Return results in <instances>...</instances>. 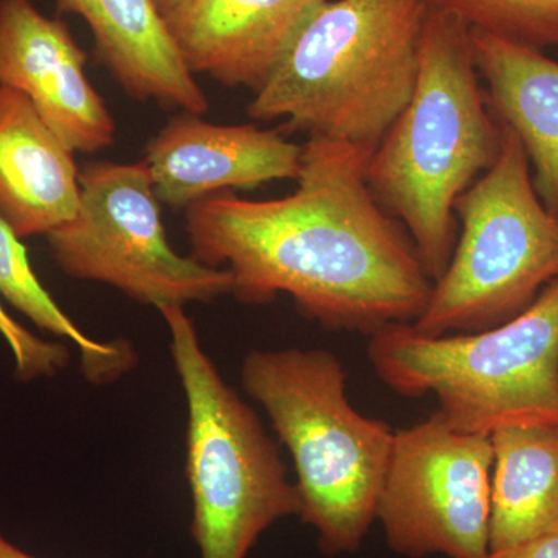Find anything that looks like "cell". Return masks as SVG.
I'll return each mask as SVG.
<instances>
[{"label":"cell","instance_id":"3957f363","mask_svg":"<svg viewBox=\"0 0 558 558\" xmlns=\"http://www.w3.org/2000/svg\"><path fill=\"white\" fill-rule=\"evenodd\" d=\"M429 0H337L247 106L281 131L376 149L413 97Z\"/></svg>","mask_w":558,"mask_h":558},{"label":"cell","instance_id":"7c38bea8","mask_svg":"<svg viewBox=\"0 0 558 558\" xmlns=\"http://www.w3.org/2000/svg\"><path fill=\"white\" fill-rule=\"evenodd\" d=\"M326 2L190 0L163 21L193 75L256 94Z\"/></svg>","mask_w":558,"mask_h":558},{"label":"cell","instance_id":"ba28073f","mask_svg":"<svg viewBox=\"0 0 558 558\" xmlns=\"http://www.w3.org/2000/svg\"><path fill=\"white\" fill-rule=\"evenodd\" d=\"M75 218L47 234L65 275L102 282L149 306L211 303L231 293L227 269L171 247L145 160L92 161L80 171Z\"/></svg>","mask_w":558,"mask_h":558},{"label":"cell","instance_id":"9a60e30c","mask_svg":"<svg viewBox=\"0 0 558 558\" xmlns=\"http://www.w3.org/2000/svg\"><path fill=\"white\" fill-rule=\"evenodd\" d=\"M470 32L488 106L520 138L539 201L558 220V62L543 51Z\"/></svg>","mask_w":558,"mask_h":558},{"label":"cell","instance_id":"9c48e42d","mask_svg":"<svg viewBox=\"0 0 558 558\" xmlns=\"http://www.w3.org/2000/svg\"><path fill=\"white\" fill-rule=\"evenodd\" d=\"M490 436L451 427L436 411L396 432L377 520L407 558H484L490 550Z\"/></svg>","mask_w":558,"mask_h":558},{"label":"cell","instance_id":"277c9868","mask_svg":"<svg viewBox=\"0 0 558 558\" xmlns=\"http://www.w3.org/2000/svg\"><path fill=\"white\" fill-rule=\"evenodd\" d=\"M242 385L292 457L300 519L328 557L357 553L377 520L396 432L349 402L347 371L325 349H255Z\"/></svg>","mask_w":558,"mask_h":558},{"label":"cell","instance_id":"8fae6325","mask_svg":"<svg viewBox=\"0 0 558 558\" xmlns=\"http://www.w3.org/2000/svg\"><path fill=\"white\" fill-rule=\"evenodd\" d=\"M303 148L256 124H218L183 113L145 149L157 199L189 208L223 190L299 178Z\"/></svg>","mask_w":558,"mask_h":558},{"label":"cell","instance_id":"d6986e66","mask_svg":"<svg viewBox=\"0 0 558 558\" xmlns=\"http://www.w3.org/2000/svg\"><path fill=\"white\" fill-rule=\"evenodd\" d=\"M0 336L13 352L16 374L22 380L54 376L69 365L68 347L58 341L40 339L11 318L0 303Z\"/></svg>","mask_w":558,"mask_h":558},{"label":"cell","instance_id":"5bb4252c","mask_svg":"<svg viewBox=\"0 0 558 558\" xmlns=\"http://www.w3.org/2000/svg\"><path fill=\"white\" fill-rule=\"evenodd\" d=\"M80 170L21 92L0 86V216L21 238L51 233L80 209Z\"/></svg>","mask_w":558,"mask_h":558},{"label":"cell","instance_id":"30bf717a","mask_svg":"<svg viewBox=\"0 0 558 558\" xmlns=\"http://www.w3.org/2000/svg\"><path fill=\"white\" fill-rule=\"evenodd\" d=\"M86 62L64 22L32 0H0V86L25 95L73 153L95 154L116 143V121Z\"/></svg>","mask_w":558,"mask_h":558},{"label":"cell","instance_id":"ffe728a7","mask_svg":"<svg viewBox=\"0 0 558 558\" xmlns=\"http://www.w3.org/2000/svg\"><path fill=\"white\" fill-rule=\"evenodd\" d=\"M484 558H558V531L524 539L508 548L488 550Z\"/></svg>","mask_w":558,"mask_h":558},{"label":"cell","instance_id":"7402d4cb","mask_svg":"<svg viewBox=\"0 0 558 558\" xmlns=\"http://www.w3.org/2000/svg\"><path fill=\"white\" fill-rule=\"evenodd\" d=\"M157 11H159L161 17H167L172 11L180 9V7L189 3L190 0H153Z\"/></svg>","mask_w":558,"mask_h":558},{"label":"cell","instance_id":"7a4b0ae2","mask_svg":"<svg viewBox=\"0 0 558 558\" xmlns=\"http://www.w3.org/2000/svg\"><path fill=\"white\" fill-rule=\"evenodd\" d=\"M480 80L469 25L432 3L413 97L366 167L374 199L409 231L433 282L457 245L454 202L501 146V124Z\"/></svg>","mask_w":558,"mask_h":558},{"label":"cell","instance_id":"4fadbf2b","mask_svg":"<svg viewBox=\"0 0 558 558\" xmlns=\"http://www.w3.org/2000/svg\"><path fill=\"white\" fill-rule=\"evenodd\" d=\"M89 25L95 54L132 100L202 116L209 101L153 0H57Z\"/></svg>","mask_w":558,"mask_h":558},{"label":"cell","instance_id":"52a82bcc","mask_svg":"<svg viewBox=\"0 0 558 558\" xmlns=\"http://www.w3.org/2000/svg\"><path fill=\"white\" fill-rule=\"evenodd\" d=\"M499 124L497 160L454 202L461 233L453 255L411 323L425 336L502 325L558 278V220L539 201L520 138Z\"/></svg>","mask_w":558,"mask_h":558},{"label":"cell","instance_id":"44dd1931","mask_svg":"<svg viewBox=\"0 0 558 558\" xmlns=\"http://www.w3.org/2000/svg\"><path fill=\"white\" fill-rule=\"evenodd\" d=\"M0 558H36L31 554L24 553V550L16 548L13 543L5 539L0 535Z\"/></svg>","mask_w":558,"mask_h":558},{"label":"cell","instance_id":"ac0fdd59","mask_svg":"<svg viewBox=\"0 0 558 558\" xmlns=\"http://www.w3.org/2000/svg\"><path fill=\"white\" fill-rule=\"evenodd\" d=\"M464 21L517 46L543 51L558 47V0H429Z\"/></svg>","mask_w":558,"mask_h":558},{"label":"cell","instance_id":"6da1fadb","mask_svg":"<svg viewBox=\"0 0 558 558\" xmlns=\"http://www.w3.org/2000/svg\"><path fill=\"white\" fill-rule=\"evenodd\" d=\"M301 148L292 194L269 201L215 194L186 208L191 256L209 267L223 264L242 303L258 306L286 293L328 329L371 336L413 323L433 279L403 223L371 193L374 149L322 137Z\"/></svg>","mask_w":558,"mask_h":558},{"label":"cell","instance_id":"2e32d148","mask_svg":"<svg viewBox=\"0 0 558 558\" xmlns=\"http://www.w3.org/2000/svg\"><path fill=\"white\" fill-rule=\"evenodd\" d=\"M490 439V550L558 531V427L502 428Z\"/></svg>","mask_w":558,"mask_h":558},{"label":"cell","instance_id":"5b68a950","mask_svg":"<svg viewBox=\"0 0 558 558\" xmlns=\"http://www.w3.org/2000/svg\"><path fill=\"white\" fill-rule=\"evenodd\" d=\"M368 357L392 391L435 396L458 432L558 427V278L515 318L480 332L432 337L411 323L384 326L369 336Z\"/></svg>","mask_w":558,"mask_h":558},{"label":"cell","instance_id":"8992f818","mask_svg":"<svg viewBox=\"0 0 558 558\" xmlns=\"http://www.w3.org/2000/svg\"><path fill=\"white\" fill-rule=\"evenodd\" d=\"M186 407V462L201 558H247L260 535L301 515L296 484L259 417L220 376L183 306L159 310Z\"/></svg>","mask_w":558,"mask_h":558},{"label":"cell","instance_id":"e0dca14e","mask_svg":"<svg viewBox=\"0 0 558 558\" xmlns=\"http://www.w3.org/2000/svg\"><path fill=\"white\" fill-rule=\"evenodd\" d=\"M0 295L44 332L72 341L80 351L81 373L95 387L119 381L137 366V351L128 340L90 339L54 303L36 277L27 248L0 216Z\"/></svg>","mask_w":558,"mask_h":558}]
</instances>
